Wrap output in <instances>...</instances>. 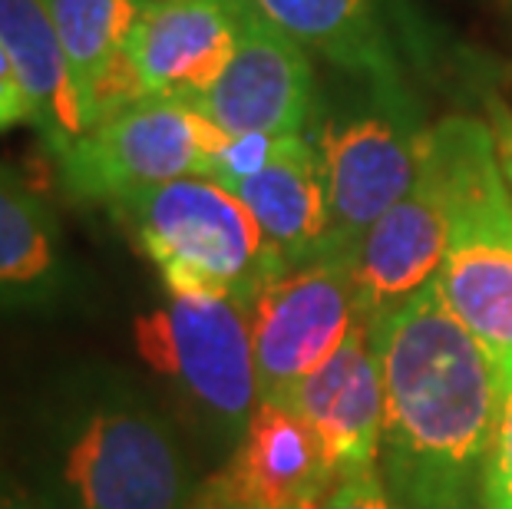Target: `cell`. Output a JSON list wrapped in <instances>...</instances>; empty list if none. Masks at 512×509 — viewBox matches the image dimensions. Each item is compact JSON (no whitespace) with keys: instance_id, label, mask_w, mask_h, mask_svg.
Instances as JSON below:
<instances>
[{"instance_id":"obj_5","label":"cell","mask_w":512,"mask_h":509,"mask_svg":"<svg viewBox=\"0 0 512 509\" xmlns=\"http://www.w3.org/2000/svg\"><path fill=\"white\" fill-rule=\"evenodd\" d=\"M136 354L169 384L205 437L235 447L258 407L248 308L232 298L169 295L133 324Z\"/></svg>"},{"instance_id":"obj_18","label":"cell","mask_w":512,"mask_h":509,"mask_svg":"<svg viewBox=\"0 0 512 509\" xmlns=\"http://www.w3.org/2000/svg\"><path fill=\"white\" fill-rule=\"evenodd\" d=\"M255 14L288 34L311 57L334 63L361 80L397 83L377 0H248Z\"/></svg>"},{"instance_id":"obj_13","label":"cell","mask_w":512,"mask_h":509,"mask_svg":"<svg viewBox=\"0 0 512 509\" xmlns=\"http://www.w3.org/2000/svg\"><path fill=\"white\" fill-rule=\"evenodd\" d=\"M331 483L314 430L291 407L258 404L225 467L205 486L232 509H288L324 496Z\"/></svg>"},{"instance_id":"obj_11","label":"cell","mask_w":512,"mask_h":509,"mask_svg":"<svg viewBox=\"0 0 512 509\" xmlns=\"http://www.w3.org/2000/svg\"><path fill=\"white\" fill-rule=\"evenodd\" d=\"M288 407L314 430L331 480L377 467L384 437V377L364 314L341 348L298 384Z\"/></svg>"},{"instance_id":"obj_24","label":"cell","mask_w":512,"mask_h":509,"mask_svg":"<svg viewBox=\"0 0 512 509\" xmlns=\"http://www.w3.org/2000/svg\"><path fill=\"white\" fill-rule=\"evenodd\" d=\"M0 509H37V506L30 503L24 493L7 490V493H0Z\"/></svg>"},{"instance_id":"obj_23","label":"cell","mask_w":512,"mask_h":509,"mask_svg":"<svg viewBox=\"0 0 512 509\" xmlns=\"http://www.w3.org/2000/svg\"><path fill=\"white\" fill-rule=\"evenodd\" d=\"M189 509H232V506L222 503L219 496L209 490V486H199V496H195V503Z\"/></svg>"},{"instance_id":"obj_14","label":"cell","mask_w":512,"mask_h":509,"mask_svg":"<svg viewBox=\"0 0 512 509\" xmlns=\"http://www.w3.org/2000/svg\"><path fill=\"white\" fill-rule=\"evenodd\" d=\"M225 189H232L248 205L265 232V242L285 268L328 255V179L311 139H271L261 166Z\"/></svg>"},{"instance_id":"obj_19","label":"cell","mask_w":512,"mask_h":509,"mask_svg":"<svg viewBox=\"0 0 512 509\" xmlns=\"http://www.w3.org/2000/svg\"><path fill=\"white\" fill-rule=\"evenodd\" d=\"M483 509H512V387L503 394L493 447H489L483 480H479Z\"/></svg>"},{"instance_id":"obj_21","label":"cell","mask_w":512,"mask_h":509,"mask_svg":"<svg viewBox=\"0 0 512 509\" xmlns=\"http://www.w3.org/2000/svg\"><path fill=\"white\" fill-rule=\"evenodd\" d=\"M30 100H27V90L24 83H20V73L14 67V60H10V53L4 50V43H0V133H7V129L14 126H24L30 123Z\"/></svg>"},{"instance_id":"obj_16","label":"cell","mask_w":512,"mask_h":509,"mask_svg":"<svg viewBox=\"0 0 512 509\" xmlns=\"http://www.w3.org/2000/svg\"><path fill=\"white\" fill-rule=\"evenodd\" d=\"M0 43L27 90L30 126H37L53 156H63L86 133V116L43 0H0Z\"/></svg>"},{"instance_id":"obj_15","label":"cell","mask_w":512,"mask_h":509,"mask_svg":"<svg viewBox=\"0 0 512 509\" xmlns=\"http://www.w3.org/2000/svg\"><path fill=\"white\" fill-rule=\"evenodd\" d=\"M80 93L86 133L119 106L139 100L126 37L143 0H43Z\"/></svg>"},{"instance_id":"obj_17","label":"cell","mask_w":512,"mask_h":509,"mask_svg":"<svg viewBox=\"0 0 512 509\" xmlns=\"http://www.w3.org/2000/svg\"><path fill=\"white\" fill-rule=\"evenodd\" d=\"M60 225L34 189L0 162V311H40L67 295Z\"/></svg>"},{"instance_id":"obj_1","label":"cell","mask_w":512,"mask_h":509,"mask_svg":"<svg viewBox=\"0 0 512 509\" xmlns=\"http://www.w3.org/2000/svg\"><path fill=\"white\" fill-rule=\"evenodd\" d=\"M384 377L380 476L400 509H470L503 407L496 364L437 281L367 318Z\"/></svg>"},{"instance_id":"obj_10","label":"cell","mask_w":512,"mask_h":509,"mask_svg":"<svg viewBox=\"0 0 512 509\" xmlns=\"http://www.w3.org/2000/svg\"><path fill=\"white\" fill-rule=\"evenodd\" d=\"M235 37L238 0H143L126 37L139 96L189 103L219 80Z\"/></svg>"},{"instance_id":"obj_22","label":"cell","mask_w":512,"mask_h":509,"mask_svg":"<svg viewBox=\"0 0 512 509\" xmlns=\"http://www.w3.org/2000/svg\"><path fill=\"white\" fill-rule=\"evenodd\" d=\"M493 133H496V149H499V162H503V172H506V182L512 189V116L503 110V106H493Z\"/></svg>"},{"instance_id":"obj_25","label":"cell","mask_w":512,"mask_h":509,"mask_svg":"<svg viewBox=\"0 0 512 509\" xmlns=\"http://www.w3.org/2000/svg\"><path fill=\"white\" fill-rule=\"evenodd\" d=\"M321 500H324V496H308V500L294 503V506H288V509H321Z\"/></svg>"},{"instance_id":"obj_12","label":"cell","mask_w":512,"mask_h":509,"mask_svg":"<svg viewBox=\"0 0 512 509\" xmlns=\"http://www.w3.org/2000/svg\"><path fill=\"white\" fill-rule=\"evenodd\" d=\"M446 245H450V212L433 169L423 162L413 189L347 255L357 305L364 318H377L403 305L430 281H437Z\"/></svg>"},{"instance_id":"obj_9","label":"cell","mask_w":512,"mask_h":509,"mask_svg":"<svg viewBox=\"0 0 512 509\" xmlns=\"http://www.w3.org/2000/svg\"><path fill=\"white\" fill-rule=\"evenodd\" d=\"M318 83L311 53L238 0L235 53L209 90L192 96L189 110L222 136L281 139L301 136L314 116Z\"/></svg>"},{"instance_id":"obj_3","label":"cell","mask_w":512,"mask_h":509,"mask_svg":"<svg viewBox=\"0 0 512 509\" xmlns=\"http://www.w3.org/2000/svg\"><path fill=\"white\" fill-rule=\"evenodd\" d=\"M423 162L450 212L437 288L496 364L506 394L512 387V189L493 126L476 116L440 119L423 133Z\"/></svg>"},{"instance_id":"obj_20","label":"cell","mask_w":512,"mask_h":509,"mask_svg":"<svg viewBox=\"0 0 512 509\" xmlns=\"http://www.w3.org/2000/svg\"><path fill=\"white\" fill-rule=\"evenodd\" d=\"M321 509H400V506L394 503V496H390L377 467H367L334 480L331 490L324 493Z\"/></svg>"},{"instance_id":"obj_8","label":"cell","mask_w":512,"mask_h":509,"mask_svg":"<svg viewBox=\"0 0 512 509\" xmlns=\"http://www.w3.org/2000/svg\"><path fill=\"white\" fill-rule=\"evenodd\" d=\"M387 86L367 110L328 119L314 143L328 179V255H351L417 182L427 129L410 123L407 106L390 103Z\"/></svg>"},{"instance_id":"obj_7","label":"cell","mask_w":512,"mask_h":509,"mask_svg":"<svg viewBox=\"0 0 512 509\" xmlns=\"http://www.w3.org/2000/svg\"><path fill=\"white\" fill-rule=\"evenodd\" d=\"M361 318L347 258L288 265L248 301L258 404L288 407L298 384L341 348Z\"/></svg>"},{"instance_id":"obj_4","label":"cell","mask_w":512,"mask_h":509,"mask_svg":"<svg viewBox=\"0 0 512 509\" xmlns=\"http://www.w3.org/2000/svg\"><path fill=\"white\" fill-rule=\"evenodd\" d=\"M110 212L169 295L232 298L248 308L285 268L248 205L215 179L162 182L113 202Z\"/></svg>"},{"instance_id":"obj_2","label":"cell","mask_w":512,"mask_h":509,"mask_svg":"<svg viewBox=\"0 0 512 509\" xmlns=\"http://www.w3.org/2000/svg\"><path fill=\"white\" fill-rule=\"evenodd\" d=\"M37 509H189V453L156 407L110 377H76L40 397L20 443Z\"/></svg>"},{"instance_id":"obj_6","label":"cell","mask_w":512,"mask_h":509,"mask_svg":"<svg viewBox=\"0 0 512 509\" xmlns=\"http://www.w3.org/2000/svg\"><path fill=\"white\" fill-rule=\"evenodd\" d=\"M222 143L219 129L185 103L139 96L83 133L57 166L70 196L113 205L172 179H212Z\"/></svg>"}]
</instances>
